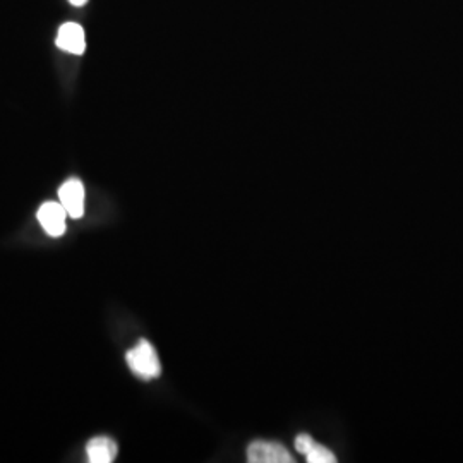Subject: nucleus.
<instances>
[{
    "instance_id": "f257e3e1",
    "label": "nucleus",
    "mask_w": 463,
    "mask_h": 463,
    "mask_svg": "<svg viewBox=\"0 0 463 463\" xmlns=\"http://www.w3.org/2000/svg\"><path fill=\"white\" fill-rule=\"evenodd\" d=\"M126 359H128V365L131 367V371L137 378L153 380L162 374V365L156 355V350L146 340H141L136 347L131 348Z\"/></svg>"
},
{
    "instance_id": "f03ea898",
    "label": "nucleus",
    "mask_w": 463,
    "mask_h": 463,
    "mask_svg": "<svg viewBox=\"0 0 463 463\" xmlns=\"http://www.w3.org/2000/svg\"><path fill=\"white\" fill-rule=\"evenodd\" d=\"M248 460L250 463H292L290 451L280 443L273 441H252L248 447Z\"/></svg>"
},
{
    "instance_id": "7ed1b4c3",
    "label": "nucleus",
    "mask_w": 463,
    "mask_h": 463,
    "mask_svg": "<svg viewBox=\"0 0 463 463\" xmlns=\"http://www.w3.org/2000/svg\"><path fill=\"white\" fill-rule=\"evenodd\" d=\"M38 222L50 237H61L66 232V208L61 203L49 201L40 206Z\"/></svg>"
},
{
    "instance_id": "20e7f679",
    "label": "nucleus",
    "mask_w": 463,
    "mask_h": 463,
    "mask_svg": "<svg viewBox=\"0 0 463 463\" xmlns=\"http://www.w3.org/2000/svg\"><path fill=\"white\" fill-rule=\"evenodd\" d=\"M61 204L66 208L67 215L74 220L84 215V185L78 179H69L59 189Z\"/></svg>"
},
{
    "instance_id": "39448f33",
    "label": "nucleus",
    "mask_w": 463,
    "mask_h": 463,
    "mask_svg": "<svg viewBox=\"0 0 463 463\" xmlns=\"http://www.w3.org/2000/svg\"><path fill=\"white\" fill-rule=\"evenodd\" d=\"M57 47L74 55H81L86 50L83 28L76 23H66L57 34Z\"/></svg>"
},
{
    "instance_id": "423d86ee",
    "label": "nucleus",
    "mask_w": 463,
    "mask_h": 463,
    "mask_svg": "<svg viewBox=\"0 0 463 463\" xmlns=\"http://www.w3.org/2000/svg\"><path fill=\"white\" fill-rule=\"evenodd\" d=\"M86 455L91 463H112L117 457V443L107 436L93 438L86 445Z\"/></svg>"
},
{
    "instance_id": "0eeeda50",
    "label": "nucleus",
    "mask_w": 463,
    "mask_h": 463,
    "mask_svg": "<svg viewBox=\"0 0 463 463\" xmlns=\"http://www.w3.org/2000/svg\"><path fill=\"white\" fill-rule=\"evenodd\" d=\"M306 458L309 463H335L336 462V457L335 453L319 443H315L313 448L306 453Z\"/></svg>"
},
{
    "instance_id": "6e6552de",
    "label": "nucleus",
    "mask_w": 463,
    "mask_h": 463,
    "mask_svg": "<svg viewBox=\"0 0 463 463\" xmlns=\"http://www.w3.org/2000/svg\"><path fill=\"white\" fill-rule=\"evenodd\" d=\"M315 443V439L309 434H298L296 438V448H298V453H302V455H306Z\"/></svg>"
},
{
    "instance_id": "1a4fd4ad",
    "label": "nucleus",
    "mask_w": 463,
    "mask_h": 463,
    "mask_svg": "<svg viewBox=\"0 0 463 463\" xmlns=\"http://www.w3.org/2000/svg\"><path fill=\"white\" fill-rule=\"evenodd\" d=\"M72 5H76V7H81V5H84L88 0H69Z\"/></svg>"
}]
</instances>
